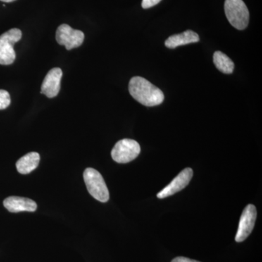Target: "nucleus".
<instances>
[{"label": "nucleus", "mask_w": 262, "mask_h": 262, "mask_svg": "<svg viewBox=\"0 0 262 262\" xmlns=\"http://www.w3.org/2000/svg\"><path fill=\"white\" fill-rule=\"evenodd\" d=\"M199 36L196 32L187 30L182 34L170 36L165 40V45L167 48L174 49L179 46L199 42Z\"/></svg>", "instance_id": "11"}, {"label": "nucleus", "mask_w": 262, "mask_h": 262, "mask_svg": "<svg viewBox=\"0 0 262 262\" xmlns=\"http://www.w3.org/2000/svg\"><path fill=\"white\" fill-rule=\"evenodd\" d=\"M56 38L58 44L70 51L80 47L83 43L84 34L82 31L72 29L68 24H62L57 29Z\"/></svg>", "instance_id": "6"}, {"label": "nucleus", "mask_w": 262, "mask_h": 262, "mask_svg": "<svg viewBox=\"0 0 262 262\" xmlns=\"http://www.w3.org/2000/svg\"><path fill=\"white\" fill-rule=\"evenodd\" d=\"M22 37L20 29L14 28L0 36V64L10 65L15 61L14 45Z\"/></svg>", "instance_id": "4"}, {"label": "nucleus", "mask_w": 262, "mask_h": 262, "mask_svg": "<svg viewBox=\"0 0 262 262\" xmlns=\"http://www.w3.org/2000/svg\"><path fill=\"white\" fill-rule=\"evenodd\" d=\"M0 1L3 2V3H12V2H14L15 0H0Z\"/></svg>", "instance_id": "17"}, {"label": "nucleus", "mask_w": 262, "mask_h": 262, "mask_svg": "<svg viewBox=\"0 0 262 262\" xmlns=\"http://www.w3.org/2000/svg\"><path fill=\"white\" fill-rule=\"evenodd\" d=\"M171 262H201L196 261V260L190 259V258L187 257H183V256H179L172 260Z\"/></svg>", "instance_id": "16"}, {"label": "nucleus", "mask_w": 262, "mask_h": 262, "mask_svg": "<svg viewBox=\"0 0 262 262\" xmlns=\"http://www.w3.org/2000/svg\"><path fill=\"white\" fill-rule=\"evenodd\" d=\"M11 99L8 91L0 90V110H5L10 106Z\"/></svg>", "instance_id": "14"}, {"label": "nucleus", "mask_w": 262, "mask_h": 262, "mask_svg": "<svg viewBox=\"0 0 262 262\" xmlns=\"http://www.w3.org/2000/svg\"><path fill=\"white\" fill-rule=\"evenodd\" d=\"M40 161V156L37 152H29L24 155L16 163L17 170L21 174H29L35 170Z\"/></svg>", "instance_id": "12"}, {"label": "nucleus", "mask_w": 262, "mask_h": 262, "mask_svg": "<svg viewBox=\"0 0 262 262\" xmlns=\"http://www.w3.org/2000/svg\"><path fill=\"white\" fill-rule=\"evenodd\" d=\"M129 92L138 102L146 106L161 104L164 94L161 90L141 77H134L129 82Z\"/></svg>", "instance_id": "1"}, {"label": "nucleus", "mask_w": 262, "mask_h": 262, "mask_svg": "<svg viewBox=\"0 0 262 262\" xmlns=\"http://www.w3.org/2000/svg\"><path fill=\"white\" fill-rule=\"evenodd\" d=\"M62 75L63 72L60 68H53L50 70L43 80L41 94L50 98L56 97L61 89Z\"/></svg>", "instance_id": "9"}, {"label": "nucleus", "mask_w": 262, "mask_h": 262, "mask_svg": "<svg viewBox=\"0 0 262 262\" xmlns=\"http://www.w3.org/2000/svg\"><path fill=\"white\" fill-rule=\"evenodd\" d=\"M139 143L133 139H125L116 143L112 150V158L118 163H127L135 160L140 154Z\"/></svg>", "instance_id": "5"}, {"label": "nucleus", "mask_w": 262, "mask_h": 262, "mask_svg": "<svg viewBox=\"0 0 262 262\" xmlns=\"http://www.w3.org/2000/svg\"><path fill=\"white\" fill-rule=\"evenodd\" d=\"M161 1L162 0H142L141 6L144 9H148L158 5Z\"/></svg>", "instance_id": "15"}, {"label": "nucleus", "mask_w": 262, "mask_h": 262, "mask_svg": "<svg viewBox=\"0 0 262 262\" xmlns=\"http://www.w3.org/2000/svg\"><path fill=\"white\" fill-rule=\"evenodd\" d=\"M83 177L91 195L101 203H106L110 199V192L101 174L96 169L89 168L84 170Z\"/></svg>", "instance_id": "2"}, {"label": "nucleus", "mask_w": 262, "mask_h": 262, "mask_svg": "<svg viewBox=\"0 0 262 262\" xmlns=\"http://www.w3.org/2000/svg\"><path fill=\"white\" fill-rule=\"evenodd\" d=\"M5 208L11 213L29 211L34 212L37 210V205L32 200L21 196H12L7 198L3 202Z\"/></svg>", "instance_id": "10"}, {"label": "nucleus", "mask_w": 262, "mask_h": 262, "mask_svg": "<svg viewBox=\"0 0 262 262\" xmlns=\"http://www.w3.org/2000/svg\"><path fill=\"white\" fill-rule=\"evenodd\" d=\"M256 215L257 211L256 207L253 205H248L245 208L239 220L238 229L235 236L236 242H243L252 232L256 222Z\"/></svg>", "instance_id": "7"}, {"label": "nucleus", "mask_w": 262, "mask_h": 262, "mask_svg": "<svg viewBox=\"0 0 262 262\" xmlns=\"http://www.w3.org/2000/svg\"><path fill=\"white\" fill-rule=\"evenodd\" d=\"M226 16L229 23L238 30H244L249 23V11L243 0H226Z\"/></svg>", "instance_id": "3"}, {"label": "nucleus", "mask_w": 262, "mask_h": 262, "mask_svg": "<svg viewBox=\"0 0 262 262\" xmlns=\"http://www.w3.org/2000/svg\"><path fill=\"white\" fill-rule=\"evenodd\" d=\"M193 170L192 168H187L184 169L182 172L179 173L171 181V182L163 188L160 192L158 193L157 196L160 199L168 198L169 196L173 195L176 193L184 189L190 182L192 178Z\"/></svg>", "instance_id": "8"}, {"label": "nucleus", "mask_w": 262, "mask_h": 262, "mask_svg": "<svg viewBox=\"0 0 262 262\" xmlns=\"http://www.w3.org/2000/svg\"><path fill=\"white\" fill-rule=\"evenodd\" d=\"M213 62H214L215 67L220 72L227 74V75L233 72L234 68L233 61L222 52H215L214 55H213Z\"/></svg>", "instance_id": "13"}]
</instances>
